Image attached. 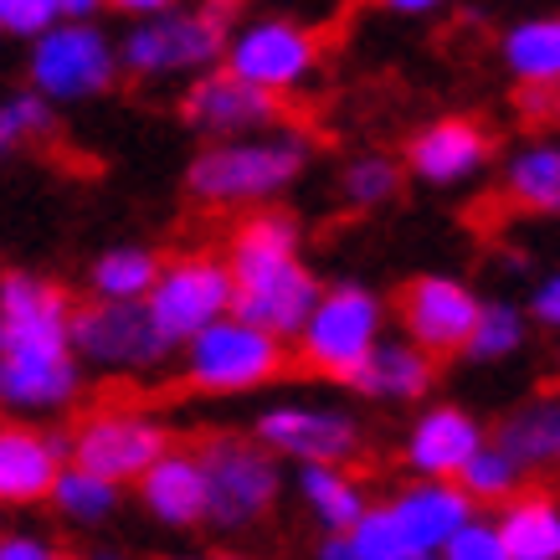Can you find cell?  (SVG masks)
Segmentation results:
<instances>
[{"mask_svg":"<svg viewBox=\"0 0 560 560\" xmlns=\"http://www.w3.org/2000/svg\"><path fill=\"white\" fill-rule=\"evenodd\" d=\"M253 438L272 458L293 463H355L365 453V427L355 411L319 407V401H272L253 417Z\"/></svg>","mask_w":560,"mask_h":560,"instance_id":"12","label":"cell"},{"mask_svg":"<svg viewBox=\"0 0 560 560\" xmlns=\"http://www.w3.org/2000/svg\"><path fill=\"white\" fill-rule=\"evenodd\" d=\"M180 124H186L196 139L262 135L272 124H283V98L217 62V68L196 72L190 88L180 93Z\"/></svg>","mask_w":560,"mask_h":560,"instance_id":"14","label":"cell"},{"mask_svg":"<svg viewBox=\"0 0 560 560\" xmlns=\"http://www.w3.org/2000/svg\"><path fill=\"white\" fill-rule=\"evenodd\" d=\"M438 560H504V540H499V525H493L489 510H474L463 520L447 545H442Z\"/></svg>","mask_w":560,"mask_h":560,"instance_id":"33","label":"cell"},{"mask_svg":"<svg viewBox=\"0 0 560 560\" xmlns=\"http://www.w3.org/2000/svg\"><path fill=\"white\" fill-rule=\"evenodd\" d=\"M72 350L88 371L154 375L175 355L139 299H83L72 304Z\"/></svg>","mask_w":560,"mask_h":560,"instance_id":"10","label":"cell"},{"mask_svg":"<svg viewBox=\"0 0 560 560\" xmlns=\"http://www.w3.org/2000/svg\"><path fill=\"white\" fill-rule=\"evenodd\" d=\"M68 438H72V463L119 478L124 489H129L165 447H175L171 427L160 422L154 411H139V407L88 411V417H78V427H72Z\"/></svg>","mask_w":560,"mask_h":560,"instance_id":"13","label":"cell"},{"mask_svg":"<svg viewBox=\"0 0 560 560\" xmlns=\"http://www.w3.org/2000/svg\"><path fill=\"white\" fill-rule=\"evenodd\" d=\"M478 304H483L478 289L453 278V272H417L396 293V319H401L407 340H417L422 350L447 360V355H463V345L474 335Z\"/></svg>","mask_w":560,"mask_h":560,"instance_id":"15","label":"cell"},{"mask_svg":"<svg viewBox=\"0 0 560 560\" xmlns=\"http://www.w3.org/2000/svg\"><path fill=\"white\" fill-rule=\"evenodd\" d=\"M0 345H5V329H0Z\"/></svg>","mask_w":560,"mask_h":560,"instance_id":"40","label":"cell"},{"mask_svg":"<svg viewBox=\"0 0 560 560\" xmlns=\"http://www.w3.org/2000/svg\"><path fill=\"white\" fill-rule=\"evenodd\" d=\"M293 489H299L308 520H314L324 535L350 529L360 514H365V504H371V493L350 474V463H304V468L293 474Z\"/></svg>","mask_w":560,"mask_h":560,"instance_id":"25","label":"cell"},{"mask_svg":"<svg viewBox=\"0 0 560 560\" xmlns=\"http://www.w3.org/2000/svg\"><path fill=\"white\" fill-rule=\"evenodd\" d=\"M525 345H529V308L510 304V299H483L463 355L478 360V365H499V360H514Z\"/></svg>","mask_w":560,"mask_h":560,"instance_id":"29","label":"cell"},{"mask_svg":"<svg viewBox=\"0 0 560 560\" xmlns=\"http://www.w3.org/2000/svg\"><path fill=\"white\" fill-rule=\"evenodd\" d=\"M232 262V314L262 324L268 335L289 340L304 329L308 308L324 293V283L314 278V268L304 262V253H253V247H226Z\"/></svg>","mask_w":560,"mask_h":560,"instance_id":"9","label":"cell"},{"mask_svg":"<svg viewBox=\"0 0 560 560\" xmlns=\"http://www.w3.org/2000/svg\"><path fill=\"white\" fill-rule=\"evenodd\" d=\"M221 68H232L237 78L268 88L278 98H293L319 78L324 36L299 16H253L226 32Z\"/></svg>","mask_w":560,"mask_h":560,"instance_id":"8","label":"cell"},{"mask_svg":"<svg viewBox=\"0 0 560 560\" xmlns=\"http://www.w3.org/2000/svg\"><path fill=\"white\" fill-rule=\"evenodd\" d=\"M165 5H180V0H108V11H119V16H154V11H165Z\"/></svg>","mask_w":560,"mask_h":560,"instance_id":"39","label":"cell"},{"mask_svg":"<svg viewBox=\"0 0 560 560\" xmlns=\"http://www.w3.org/2000/svg\"><path fill=\"white\" fill-rule=\"evenodd\" d=\"M432 386H438V355L432 350H422L417 340H375V350L365 355V365H360L355 375H350V390H360V396H371V401H427L432 396Z\"/></svg>","mask_w":560,"mask_h":560,"instance_id":"21","label":"cell"},{"mask_svg":"<svg viewBox=\"0 0 560 560\" xmlns=\"http://www.w3.org/2000/svg\"><path fill=\"white\" fill-rule=\"evenodd\" d=\"M119 42L93 21H51L47 32L32 36L26 51V83L51 98L57 108H83L114 93L119 83Z\"/></svg>","mask_w":560,"mask_h":560,"instance_id":"6","label":"cell"},{"mask_svg":"<svg viewBox=\"0 0 560 560\" xmlns=\"http://www.w3.org/2000/svg\"><path fill=\"white\" fill-rule=\"evenodd\" d=\"M51 124H57V103L42 98L32 83L16 88V93H5V98H0V160L42 144V139L51 135Z\"/></svg>","mask_w":560,"mask_h":560,"instance_id":"32","label":"cell"},{"mask_svg":"<svg viewBox=\"0 0 560 560\" xmlns=\"http://www.w3.org/2000/svg\"><path fill=\"white\" fill-rule=\"evenodd\" d=\"M206 468V529L217 535H247L278 510L283 499V458L247 432H211L201 438Z\"/></svg>","mask_w":560,"mask_h":560,"instance_id":"3","label":"cell"},{"mask_svg":"<svg viewBox=\"0 0 560 560\" xmlns=\"http://www.w3.org/2000/svg\"><path fill=\"white\" fill-rule=\"evenodd\" d=\"M489 438L499 442L525 474L560 468V390L529 396L525 407H514L504 422L493 427Z\"/></svg>","mask_w":560,"mask_h":560,"instance_id":"24","label":"cell"},{"mask_svg":"<svg viewBox=\"0 0 560 560\" xmlns=\"http://www.w3.org/2000/svg\"><path fill=\"white\" fill-rule=\"evenodd\" d=\"M314 144L289 124H272L262 135L201 139V150L186 165V196L201 206H262L278 201L308 175Z\"/></svg>","mask_w":560,"mask_h":560,"instance_id":"1","label":"cell"},{"mask_svg":"<svg viewBox=\"0 0 560 560\" xmlns=\"http://www.w3.org/2000/svg\"><path fill=\"white\" fill-rule=\"evenodd\" d=\"M504 560H560V499L550 489H520L493 510Z\"/></svg>","mask_w":560,"mask_h":560,"instance_id":"23","label":"cell"},{"mask_svg":"<svg viewBox=\"0 0 560 560\" xmlns=\"http://www.w3.org/2000/svg\"><path fill=\"white\" fill-rule=\"evenodd\" d=\"M386 504L396 514L401 535H407L411 560H438L447 535L478 510L458 478H417V474H411V483L390 493Z\"/></svg>","mask_w":560,"mask_h":560,"instance_id":"19","label":"cell"},{"mask_svg":"<svg viewBox=\"0 0 560 560\" xmlns=\"http://www.w3.org/2000/svg\"><path fill=\"white\" fill-rule=\"evenodd\" d=\"M51 5L47 0H0V36H16V42H32L36 32L51 26Z\"/></svg>","mask_w":560,"mask_h":560,"instance_id":"34","label":"cell"},{"mask_svg":"<svg viewBox=\"0 0 560 560\" xmlns=\"http://www.w3.org/2000/svg\"><path fill=\"white\" fill-rule=\"evenodd\" d=\"M458 483L468 489V499H474L478 510H499L504 499H514V493L525 489V468H520V463H514L510 453L489 438L474 458L458 468Z\"/></svg>","mask_w":560,"mask_h":560,"instance_id":"31","label":"cell"},{"mask_svg":"<svg viewBox=\"0 0 560 560\" xmlns=\"http://www.w3.org/2000/svg\"><path fill=\"white\" fill-rule=\"evenodd\" d=\"M504 201L520 217H560V144L556 139H525L520 150L504 154V171H499Z\"/></svg>","mask_w":560,"mask_h":560,"instance_id":"22","label":"cell"},{"mask_svg":"<svg viewBox=\"0 0 560 560\" xmlns=\"http://www.w3.org/2000/svg\"><path fill=\"white\" fill-rule=\"evenodd\" d=\"M529 324L560 335V272H545L540 283L529 289Z\"/></svg>","mask_w":560,"mask_h":560,"instance_id":"36","label":"cell"},{"mask_svg":"<svg viewBox=\"0 0 560 560\" xmlns=\"http://www.w3.org/2000/svg\"><path fill=\"white\" fill-rule=\"evenodd\" d=\"M180 381L201 396H247L289 371V340L268 335L262 324L242 319V314H221L206 329H196L180 350Z\"/></svg>","mask_w":560,"mask_h":560,"instance_id":"2","label":"cell"},{"mask_svg":"<svg viewBox=\"0 0 560 560\" xmlns=\"http://www.w3.org/2000/svg\"><path fill=\"white\" fill-rule=\"evenodd\" d=\"M335 186H340V201L350 206V211H381V206H390L401 196L407 165L390 160V154H375V150L350 154L340 165V175H335Z\"/></svg>","mask_w":560,"mask_h":560,"instance_id":"30","label":"cell"},{"mask_svg":"<svg viewBox=\"0 0 560 560\" xmlns=\"http://www.w3.org/2000/svg\"><path fill=\"white\" fill-rule=\"evenodd\" d=\"M232 293L237 289H232L226 253L196 247V253H175L160 262V278H154L144 308H150L154 329L165 335V345L180 350L196 329H206L221 314H232Z\"/></svg>","mask_w":560,"mask_h":560,"instance_id":"11","label":"cell"},{"mask_svg":"<svg viewBox=\"0 0 560 560\" xmlns=\"http://www.w3.org/2000/svg\"><path fill=\"white\" fill-rule=\"evenodd\" d=\"M47 5H51V16L57 21H93L108 0H47Z\"/></svg>","mask_w":560,"mask_h":560,"instance_id":"37","label":"cell"},{"mask_svg":"<svg viewBox=\"0 0 560 560\" xmlns=\"http://www.w3.org/2000/svg\"><path fill=\"white\" fill-rule=\"evenodd\" d=\"M407 175L422 180L427 190H463L483 180L493 165V135L478 119H463V114H447V119L422 124L417 135L407 139Z\"/></svg>","mask_w":560,"mask_h":560,"instance_id":"16","label":"cell"},{"mask_svg":"<svg viewBox=\"0 0 560 560\" xmlns=\"http://www.w3.org/2000/svg\"><path fill=\"white\" fill-rule=\"evenodd\" d=\"M160 262L165 257L144 247V242H119V247H103L93 262H88V293L93 299H150L154 278H160Z\"/></svg>","mask_w":560,"mask_h":560,"instance_id":"28","label":"cell"},{"mask_svg":"<svg viewBox=\"0 0 560 560\" xmlns=\"http://www.w3.org/2000/svg\"><path fill=\"white\" fill-rule=\"evenodd\" d=\"M390 16H432V11H442V5H453V0H381Z\"/></svg>","mask_w":560,"mask_h":560,"instance_id":"38","label":"cell"},{"mask_svg":"<svg viewBox=\"0 0 560 560\" xmlns=\"http://www.w3.org/2000/svg\"><path fill=\"white\" fill-rule=\"evenodd\" d=\"M83 360L72 335H5L0 345V411L51 422L83 401Z\"/></svg>","mask_w":560,"mask_h":560,"instance_id":"7","label":"cell"},{"mask_svg":"<svg viewBox=\"0 0 560 560\" xmlns=\"http://www.w3.org/2000/svg\"><path fill=\"white\" fill-rule=\"evenodd\" d=\"M124 504V483L119 478L98 474V468H83V463H62V474H57V483H51V499L47 510L62 520V525L72 529H98L108 525L114 514H119Z\"/></svg>","mask_w":560,"mask_h":560,"instance_id":"27","label":"cell"},{"mask_svg":"<svg viewBox=\"0 0 560 560\" xmlns=\"http://www.w3.org/2000/svg\"><path fill=\"white\" fill-rule=\"evenodd\" d=\"M226 5H165L154 16H135L119 36V62L139 83H171V78H196L217 68L226 51Z\"/></svg>","mask_w":560,"mask_h":560,"instance_id":"4","label":"cell"},{"mask_svg":"<svg viewBox=\"0 0 560 560\" xmlns=\"http://www.w3.org/2000/svg\"><path fill=\"white\" fill-rule=\"evenodd\" d=\"M68 458V432L36 427L32 417L0 422V510H42Z\"/></svg>","mask_w":560,"mask_h":560,"instance_id":"17","label":"cell"},{"mask_svg":"<svg viewBox=\"0 0 560 560\" xmlns=\"http://www.w3.org/2000/svg\"><path fill=\"white\" fill-rule=\"evenodd\" d=\"M489 442V427L458 401H427L407 422L401 463L417 478H458V468Z\"/></svg>","mask_w":560,"mask_h":560,"instance_id":"18","label":"cell"},{"mask_svg":"<svg viewBox=\"0 0 560 560\" xmlns=\"http://www.w3.org/2000/svg\"><path fill=\"white\" fill-rule=\"evenodd\" d=\"M0 560H57V540H51L47 529H5L0 535Z\"/></svg>","mask_w":560,"mask_h":560,"instance_id":"35","label":"cell"},{"mask_svg":"<svg viewBox=\"0 0 560 560\" xmlns=\"http://www.w3.org/2000/svg\"><path fill=\"white\" fill-rule=\"evenodd\" d=\"M139 510L160 529H201L206 525V468L196 447H165L160 458L135 478Z\"/></svg>","mask_w":560,"mask_h":560,"instance_id":"20","label":"cell"},{"mask_svg":"<svg viewBox=\"0 0 560 560\" xmlns=\"http://www.w3.org/2000/svg\"><path fill=\"white\" fill-rule=\"evenodd\" d=\"M386 319H390V308L371 283H355V278L324 283V293L308 308L304 329L293 335V350H299V360L314 375L350 386V375L365 365L375 340L386 335Z\"/></svg>","mask_w":560,"mask_h":560,"instance_id":"5","label":"cell"},{"mask_svg":"<svg viewBox=\"0 0 560 560\" xmlns=\"http://www.w3.org/2000/svg\"><path fill=\"white\" fill-rule=\"evenodd\" d=\"M499 62L520 88H560V16H525L499 36Z\"/></svg>","mask_w":560,"mask_h":560,"instance_id":"26","label":"cell"}]
</instances>
